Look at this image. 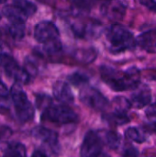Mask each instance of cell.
Listing matches in <instances>:
<instances>
[{
  "mask_svg": "<svg viewBox=\"0 0 156 157\" xmlns=\"http://www.w3.org/2000/svg\"><path fill=\"white\" fill-rule=\"evenodd\" d=\"M104 141L106 143V144L111 148V149H118L121 143V138L120 136V134H118L115 132H106L104 134Z\"/></svg>",
  "mask_w": 156,
  "mask_h": 157,
  "instance_id": "18",
  "label": "cell"
},
{
  "mask_svg": "<svg viewBox=\"0 0 156 157\" xmlns=\"http://www.w3.org/2000/svg\"><path fill=\"white\" fill-rule=\"evenodd\" d=\"M32 157H47V155L41 151H35L32 155Z\"/></svg>",
  "mask_w": 156,
  "mask_h": 157,
  "instance_id": "29",
  "label": "cell"
},
{
  "mask_svg": "<svg viewBox=\"0 0 156 157\" xmlns=\"http://www.w3.org/2000/svg\"><path fill=\"white\" fill-rule=\"evenodd\" d=\"M126 12L125 6L118 1L107 3L102 6V13L112 21H120L123 18Z\"/></svg>",
  "mask_w": 156,
  "mask_h": 157,
  "instance_id": "9",
  "label": "cell"
},
{
  "mask_svg": "<svg viewBox=\"0 0 156 157\" xmlns=\"http://www.w3.org/2000/svg\"><path fill=\"white\" fill-rule=\"evenodd\" d=\"M80 99L86 106L96 110H103L108 104V99L98 90L90 86L84 87L81 90Z\"/></svg>",
  "mask_w": 156,
  "mask_h": 157,
  "instance_id": "7",
  "label": "cell"
},
{
  "mask_svg": "<svg viewBox=\"0 0 156 157\" xmlns=\"http://www.w3.org/2000/svg\"><path fill=\"white\" fill-rule=\"evenodd\" d=\"M3 157H27L26 148L21 144H12L6 148Z\"/></svg>",
  "mask_w": 156,
  "mask_h": 157,
  "instance_id": "16",
  "label": "cell"
},
{
  "mask_svg": "<svg viewBox=\"0 0 156 157\" xmlns=\"http://www.w3.org/2000/svg\"><path fill=\"white\" fill-rule=\"evenodd\" d=\"M106 38L109 51L114 53L132 50L136 46V40L133 34L120 24L109 26L106 30Z\"/></svg>",
  "mask_w": 156,
  "mask_h": 157,
  "instance_id": "2",
  "label": "cell"
},
{
  "mask_svg": "<svg viewBox=\"0 0 156 157\" xmlns=\"http://www.w3.org/2000/svg\"><path fill=\"white\" fill-rule=\"evenodd\" d=\"M10 95L15 105V110L17 118L23 122L31 120L34 116V108L29 101L22 87L18 84L13 85L10 90Z\"/></svg>",
  "mask_w": 156,
  "mask_h": 157,
  "instance_id": "4",
  "label": "cell"
},
{
  "mask_svg": "<svg viewBox=\"0 0 156 157\" xmlns=\"http://www.w3.org/2000/svg\"><path fill=\"white\" fill-rule=\"evenodd\" d=\"M8 93L6 86L0 80V98H6L8 96Z\"/></svg>",
  "mask_w": 156,
  "mask_h": 157,
  "instance_id": "28",
  "label": "cell"
},
{
  "mask_svg": "<svg viewBox=\"0 0 156 157\" xmlns=\"http://www.w3.org/2000/svg\"><path fill=\"white\" fill-rule=\"evenodd\" d=\"M9 33L16 40L22 39L25 33V23H11L9 27Z\"/></svg>",
  "mask_w": 156,
  "mask_h": 157,
  "instance_id": "20",
  "label": "cell"
},
{
  "mask_svg": "<svg viewBox=\"0 0 156 157\" xmlns=\"http://www.w3.org/2000/svg\"><path fill=\"white\" fill-rule=\"evenodd\" d=\"M13 4L19 7L28 17L34 15L37 11V6L29 0H13Z\"/></svg>",
  "mask_w": 156,
  "mask_h": 157,
  "instance_id": "19",
  "label": "cell"
},
{
  "mask_svg": "<svg viewBox=\"0 0 156 157\" xmlns=\"http://www.w3.org/2000/svg\"><path fill=\"white\" fill-rule=\"evenodd\" d=\"M152 128H153V131H154V132H156V122H154V123L153 124V127H152Z\"/></svg>",
  "mask_w": 156,
  "mask_h": 157,
  "instance_id": "31",
  "label": "cell"
},
{
  "mask_svg": "<svg viewBox=\"0 0 156 157\" xmlns=\"http://www.w3.org/2000/svg\"><path fill=\"white\" fill-rule=\"evenodd\" d=\"M0 67L5 70L8 76L14 78L17 83L28 84L30 80V75L25 68H21L8 54L0 53Z\"/></svg>",
  "mask_w": 156,
  "mask_h": 157,
  "instance_id": "5",
  "label": "cell"
},
{
  "mask_svg": "<svg viewBox=\"0 0 156 157\" xmlns=\"http://www.w3.org/2000/svg\"><path fill=\"white\" fill-rule=\"evenodd\" d=\"M125 135L131 141L138 143V144H143L147 139L145 132L143 131H142L141 129L136 128V127H131V128L127 129L125 132Z\"/></svg>",
  "mask_w": 156,
  "mask_h": 157,
  "instance_id": "15",
  "label": "cell"
},
{
  "mask_svg": "<svg viewBox=\"0 0 156 157\" xmlns=\"http://www.w3.org/2000/svg\"><path fill=\"white\" fill-rule=\"evenodd\" d=\"M69 80L74 86H81V85H84V84L87 83L88 78L84 74H81V73H74L72 75L69 76Z\"/></svg>",
  "mask_w": 156,
  "mask_h": 157,
  "instance_id": "23",
  "label": "cell"
},
{
  "mask_svg": "<svg viewBox=\"0 0 156 157\" xmlns=\"http://www.w3.org/2000/svg\"><path fill=\"white\" fill-rule=\"evenodd\" d=\"M76 57L81 62H84V63H91L97 57V52L94 49L82 50V51H80V52H77Z\"/></svg>",
  "mask_w": 156,
  "mask_h": 157,
  "instance_id": "21",
  "label": "cell"
},
{
  "mask_svg": "<svg viewBox=\"0 0 156 157\" xmlns=\"http://www.w3.org/2000/svg\"><path fill=\"white\" fill-rule=\"evenodd\" d=\"M32 135L41 141L43 144L50 145L51 147H54L58 144V135L56 132H54L51 130H49L44 127H36L32 131Z\"/></svg>",
  "mask_w": 156,
  "mask_h": 157,
  "instance_id": "13",
  "label": "cell"
},
{
  "mask_svg": "<svg viewBox=\"0 0 156 157\" xmlns=\"http://www.w3.org/2000/svg\"><path fill=\"white\" fill-rule=\"evenodd\" d=\"M135 89L136 91L131 95V106L137 109H142L149 105V103L152 100V94L149 87L146 86H143L139 87L138 86Z\"/></svg>",
  "mask_w": 156,
  "mask_h": 157,
  "instance_id": "10",
  "label": "cell"
},
{
  "mask_svg": "<svg viewBox=\"0 0 156 157\" xmlns=\"http://www.w3.org/2000/svg\"><path fill=\"white\" fill-rule=\"evenodd\" d=\"M6 1V0H0V4H1V3H5Z\"/></svg>",
  "mask_w": 156,
  "mask_h": 157,
  "instance_id": "32",
  "label": "cell"
},
{
  "mask_svg": "<svg viewBox=\"0 0 156 157\" xmlns=\"http://www.w3.org/2000/svg\"><path fill=\"white\" fill-rule=\"evenodd\" d=\"M2 12L10 23H25L28 18V16L15 5L5 6Z\"/></svg>",
  "mask_w": 156,
  "mask_h": 157,
  "instance_id": "14",
  "label": "cell"
},
{
  "mask_svg": "<svg viewBox=\"0 0 156 157\" xmlns=\"http://www.w3.org/2000/svg\"><path fill=\"white\" fill-rule=\"evenodd\" d=\"M146 116L154 123L156 122V103L148 107L146 109Z\"/></svg>",
  "mask_w": 156,
  "mask_h": 157,
  "instance_id": "25",
  "label": "cell"
},
{
  "mask_svg": "<svg viewBox=\"0 0 156 157\" xmlns=\"http://www.w3.org/2000/svg\"><path fill=\"white\" fill-rule=\"evenodd\" d=\"M102 152V140L95 132H88L81 146V156L96 157Z\"/></svg>",
  "mask_w": 156,
  "mask_h": 157,
  "instance_id": "8",
  "label": "cell"
},
{
  "mask_svg": "<svg viewBox=\"0 0 156 157\" xmlns=\"http://www.w3.org/2000/svg\"><path fill=\"white\" fill-rule=\"evenodd\" d=\"M140 3L146 6L148 9L156 12V1L155 0H140Z\"/></svg>",
  "mask_w": 156,
  "mask_h": 157,
  "instance_id": "27",
  "label": "cell"
},
{
  "mask_svg": "<svg viewBox=\"0 0 156 157\" xmlns=\"http://www.w3.org/2000/svg\"><path fill=\"white\" fill-rule=\"evenodd\" d=\"M138 151L133 146L129 145L124 148L123 150V156L124 157H138Z\"/></svg>",
  "mask_w": 156,
  "mask_h": 157,
  "instance_id": "26",
  "label": "cell"
},
{
  "mask_svg": "<svg viewBox=\"0 0 156 157\" xmlns=\"http://www.w3.org/2000/svg\"><path fill=\"white\" fill-rule=\"evenodd\" d=\"M100 74L104 82L115 91L135 89L139 86L141 79L140 70L135 66L121 72L110 66L102 65Z\"/></svg>",
  "mask_w": 156,
  "mask_h": 157,
  "instance_id": "1",
  "label": "cell"
},
{
  "mask_svg": "<svg viewBox=\"0 0 156 157\" xmlns=\"http://www.w3.org/2000/svg\"><path fill=\"white\" fill-rule=\"evenodd\" d=\"M96 157H109V155H107V154H105V153H103V152H101L98 155H97Z\"/></svg>",
  "mask_w": 156,
  "mask_h": 157,
  "instance_id": "30",
  "label": "cell"
},
{
  "mask_svg": "<svg viewBox=\"0 0 156 157\" xmlns=\"http://www.w3.org/2000/svg\"><path fill=\"white\" fill-rule=\"evenodd\" d=\"M51 100L49 97L47 96H39L37 98V106L40 109H47L48 107L51 106Z\"/></svg>",
  "mask_w": 156,
  "mask_h": 157,
  "instance_id": "24",
  "label": "cell"
},
{
  "mask_svg": "<svg viewBox=\"0 0 156 157\" xmlns=\"http://www.w3.org/2000/svg\"><path fill=\"white\" fill-rule=\"evenodd\" d=\"M34 37L37 41L44 45V50L49 53L58 52L62 49L60 32L54 23L51 21H41L37 24Z\"/></svg>",
  "mask_w": 156,
  "mask_h": 157,
  "instance_id": "3",
  "label": "cell"
},
{
  "mask_svg": "<svg viewBox=\"0 0 156 157\" xmlns=\"http://www.w3.org/2000/svg\"><path fill=\"white\" fill-rule=\"evenodd\" d=\"M54 98L64 104H70L74 101V94L69 85L63 81H57L52 87Z\"/></svg>",
  "mask_w": 156,
  "mask_h": 157,
  "instance_id": "11",
  "label": "cell"
},
{
  "mask_svg": "<svg viewBox=\"0 0 156 157\" xmlns=\"http://www.w3.org/2000/svg\"><path fill=\"white\" fill-rule=\"evenodd\" d=\"M108 121L116 125H123V124L128 123L130 121V119L127 116V114L119 113V112L114 111L113 113H111L108 116Z\"/></svg>",
  "mask_w": 156,
  "mask_h": 157,
  "instance_id": "22",
  "label": "cell"
},
{
  "mask_svg": "<svg viewBox=\"0 0 156 157\" xmlns=\"http://www.w3.org/2000/svg\"><path fill=\"white\" fill-rule=\"evenodd\" d=\"M113 107L115 112L127 114V111L131 108V101L124 97H117L113 100Z\"/></svg>",
  "mask_w": 156,
  "mask_h": 157,
  "instance_id": "17",
  "label": "cell"
},
{
  "mask_svg": "<svg viewBox=\"0 0 156 157\" xmlns=\"http://www.w3.org/2000/svg\"><path fill=\"white\" fill-rule=\"evenodd\" d=\"M42 120L49 121L51 122L64 124L75 122L78 120V117L76 113L70 108L64 106H50L44 109L42 114Z\"/></svg>",
  "mask_w": 156,
  "mask_h": 157,
  "instance_id": "6",
  "label": "cell"
},
{
  "mask_svg": "<svg viewBox=\"0 0 156 157\" xmlns=\"http://www.w3.org/2000/svg\"><path fill=\"white\" fill-rule=\"evenodd\" d=\"M136 45L150 53H156V29L148 30L136 39Z\"/></svg>",
  "mask_w": 156,
  "mask_h": 157,
  "instance_id": "12",
  "label": "cell"
}]
</instances>
